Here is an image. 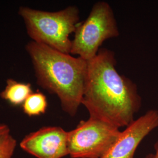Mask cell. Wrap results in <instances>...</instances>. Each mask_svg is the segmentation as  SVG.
I'll list each match as a JSON object with an SVG mask.
<instances>
[{
    "instance_id": "obj_1",
    "label": "cell",
    "mask_w": 158,
    "mask_h": 158,
    "mask_svg": "<svg viewBox=\"0 0 158 158\" xmlns=\"http://www.w3.org/2000/svg\"><path fill=\"white\" fill-rule=\"evenodd\" d=\"M113 51L100 48L87 61V70L81 102L89 118L100 120L120 128L135 119L142 106L137 85L119 73Z\"/></svg>"
},
{
    "instance_id": "obj_9",
    "label": "cell",
    "mask_w": 158,
    "mask_h": 158,
    "mask_svg": "<svg viewBox=\"0 0 158 158\" xmlns=\"http://www.w3.org/2000/svg\"><path fill=\"white\" fill-rule=\"evenodd\" d=\"M23 111L29 117L39 116L46 113L48 102L45 95L40 91L32 93L23 103Z\"/></svg>"
},
{
    "instance_id": "obj_12",
    "label": "cell",
    "mask_w": 158,
    "mask_h": 158,
    "mask_svg": "<svg viewBox=\"0 0 158 158\" xmlns=\"http://www.w3.org/2000/svg\"><path fill=\"white\" fill-rule=\"evenodd\" d=\"M10 132V130L8 125L6 124H0V135Z\"/></svg>"
},
{
    "instance_id": "obj_8",
    "label": "cell",
    "mask_w": 158,
    "mask_h": 158,
    "mask_svg": "<svg viewBox=\"0 0 158 158\" xmlns=\"http://www.w3.org/2000/svg\"><path fill=\"white\" fill-rule=\"evenodd\" d=\"M32 93L33 91L30 83L8 79L6 80V88L0 93V97L12 105L18 106L23 105Z\"/></svg>"
},
{
    "instance_id": "obj_10",
    "label": "cell",
    "mask_w": 158,
    "mask_h": 158,
    "mask_svg": "<svg viewBox=\"0 0 158 158\" xmlns=\"http://www.w3.org/2000/svg\"><path fill=\"white\" fill-rule=\"evenodd\" d=\"M16 139L10 132L0 135V158H12L17 147Z\"/></svg>"
},
{
    "instance_id": "obj_4",
    "label": "cell",
    "mask_w": 158,
    "mask_h": 158,
    "mask_svg": "<svg viewBox=\"0 0 158 158\" xmlns=\"http://www.w3.org/2000/svg\"><path fill=\"white\" fill-rule=\"evenodd\" d=\"M74 34L70 55L87 61L94 57L104 41L119 35L111 6L106 1L94 3L87 18L79 23Z\"/></svg>"
},
{
    "instance_id": "obj_2",
    "label": "cell",
    "mask_w": 158,
    "mask_h": 158,
    "mask_svg": "<svg viewBox=\"0 0 158 158\" xmlns=\"http://www.w3.org/2000/svg\"><path fill=\"white\" fill-rule=\"evenodd\" d=\"M25 50L32 63L36 83L56 94L63 111L75 116L81 105L87 61L32 40L26 45Z\"/></svg>"
},
{
    "instance_id": "obj_7",
    "label": "cell",
    "mask_w": 158,
    "mask_h": 158,
    "mask_svg": "<svg viewBox=\"0 0 158 158\" xmlns=\"http://www.w3.org/2000/svg\"><path fill=\"white\" fill-rule=\"evenodd\" d=\"M157 128L158 110H149L121 131L117 141L102 158H134L143 139Z\"/></svg>"
},
{
    "instance_id": "obj_3",
    "label": "cell",
    "mask_w": 158,
    "mask_h": 158,
    "mask_svg": "<svg viewBox=\"0 0 158 158\" xmlns=\"http://www.w3.org/2000/svg\"><path fill=\"white\" fill-rule=\"evenodd\" d=\"M18 14L23 18L27 34L32 41L70 54V35L74 33L80 20L77 6H69L55 12L21 6Z\"/></svg>"
},
{
    "instance_id": "obj_6",
    "label": "cell",
    "mask_w": 158,
    "mask_h": 158,
    "mask_svg": "<svg viewBox=\"0 0 158 158\" xmlns=\"http://www.w3.org/2000/svg\"><path fill=\"white\" fill-rule=\"evenodd\" d=\"M68 134L60 127H45L25 136L20 147L36 158H63L69 155Z\"/></svg>"
},
{
    "instance_id": "obj_5",
    "label": "cell",
    "mask_w": 158,
    "mask_h": 158,
    "mask_svg": "<svg viewBox=\"0 0 158 158\" xmlns=\"http://www.w3.org/2000/svg\"><path fill=\"white\" fill-rule=\"evenodd\" d=\"M121 132L118 128L100 120H82L68 132L69 155L71 158H102Z\"/></svg>"
},
{
    "instance_id": "obj_11",
    "label": "cell",
    "mask_w": 158,
    "mask_h": 158,
    "mask_svg": "<svg viewBox=\"0 0 158 158\" xmlns=\"http://www.w3.org/2000/svg\"><path fill=\"white\" fill-rule=\"evenodd\" d=\"M145 158H158V139L155 144V152L148 154Z\"/></svg>"
}]
</instances>
